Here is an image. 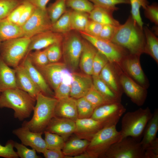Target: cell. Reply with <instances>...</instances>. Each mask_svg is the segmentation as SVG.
Here are the masks:
<instances>
[{
  "mask_svg": "<svg viewBox=\"0 0 158 158\" xmlns=\"http://www.w3.org/2000/svg\"><path fill=\"white\" fill-rule=\"evenodd\" d=\"M111 41L126 49L130 54L140 55L143 53L145 42L143 28L130 15L124 24L118 27Z\"/></svg>",
  "mask_w": 158,
  "mask_h": 158,
  "instance_id": "cell-1",
  "label": "cell"
},
{
  "mask_svg": "<svg viewBox=\"0 0 158 158\" xmlns=\"http://www.w3.org/2000/svg\"><path fill=\"white\" fill-rule=\"evenodd\" d=\"M35 103V99L17 87L5 90L0 94V108L13 109L14 117L20 121L30 117Z\"/></svg>",
  "mask_w": 158,
  "mask_h": 158,
  "instance_id": "cell-2",
  "label": "cell"
},
{
  "mask_svg": "<svg viewBox=\"0 0 158 158\" xmlns=\"http://www.w3.org/2000/svg\"><path fill=\"white\" fill-rule=\"evenodd\" d=\"M58 100L40 92L36 99L33 115L29 121H25L22 126L31 131L43 133L51 119L54 116L55 108Z\"/></svg>",
  "mask_w": 158,
  "mask_h": 158,
  "instance_id": "cell-3",
  "label": "cell"
},
{
  "mask_svg": "<svg viewBox=\"0 0 158 158\" xmlns=\"http://www.w3.org/2000/svg\"><path fill=\"white\" fill-rule=\"evenodd\" d=\"M152 115L148 107L144 109L140 108L125 114L122 119L120 131L121 140L128 137L138 138L142 134Z\"/></svg>",
  "mask_w": 158,
  "mask_h": 158,
  "instance_id": "cell-4",
  "label": "cell"
},
{
  "mask_svg": "<svg viewBox=\"0 0 158 158\" xmlns=\"http://www.w3.org/2000/svg\"><path fill=\"white\" fill-rule=\"evenodd\" d=\"M121 138L116 126H104L93 136L86 151L92 158H103L110 147Z\"/></svg>",
  "mask_w": 158,
  "mask_h": 158,
  "instance_id": "cell-5",
  "label": "cell"
},
{
  "mask_svg": "<svg viewBox=\"0 0 158 158\" xmlns=\"http://www.w3.org/2000/svg\"><path fill=\"white\" fill-rule=\"evenodd\" d=\"M30 42V38L23 37L1 42L0 56L6 64L14 68L26 55Z\"/></svg>",
  "mask_w": 158,
  "mask_h": 158,
  "instance_id": "cell-6",
  "label": "cell"
},
{
  "mask_svg": "<svg viewBox=\"0 0 158 158\" xmlns=\"http://www.w3.org/2000/svg\"><path fill=\"white\" fill-rule=\"evenodd\" d=\"M77 33L72 31L63 34L61 43L65 63L72 71L77 69L82 50L83 39Z\"/></svg>",
  "mask_w": 158,
  "mask_h": 158,
  "instance_id": "cell-7",
  "label": "cell"
},
{
  "mask_svg": "<svg viewBox=\"0 0 158 158\" xmlns=\"http://www.w3.org/2000/svg\"><path fill=\"white\" fill-rule=\"evenodd\" d=\"M144 153L140 142L128 137L113 144L103 158H144Z\"/></svg>",
  "mask_w": 158,
  "mask_h": 158,
  "instance_id": "cell-8",
  "label": "cell"
},
{
  "mask_svg": "<svg viewBox=\"0 0 158 158\" xmlns=\"http://www.w3.org/2000/svg\"><path fill=\"white\" fill-rule=\"evenodd\" d=\"M81 36L90 43L107 59L109 63L121 64L124 58L129 54L125 49L111 41L90 35L84 32H79Z\"/></svg>",
  "mask_w": 158,
  "mask_h": 158,
  "instance_id": "cell-9",
  "label": "cell"
},
{
  "mask_svg": "<svg viewBox=\"0 0 158 158\" xmlns=\"http://www.w3.org/2000/svg\"><path fill=\"white\" fill-rule=\"evenodd\" d=\"M52 25L47 9L36 8L31 17L21 27L24 37L30 38L39 33L51 30Z\"/></svg>",
  "mask_w": 158,
  "mask_h": 158,
  "instance_id": "cell-10",
  "label": "cell"
},
{
  "mask_svg": "<svg viewBox=\"0 0 158 158\" xmlns=\"http://www.w3.org/2000/svg\"><path fill=\"white\" fill-rule=\"evenodd\" d=\"M126 111L120 102H112L95 108L91 118L102 122L104 126H116Z\"/></svg>",
  "mask_w": 158,
  "mask_h": 158,
  "instance_id": "cell-11",
  "label": "cell"
},
{
  "mask_svg": "<svg viewBox=\"0 0 158 158\" xmlns=\"http://www.w3.org/2000/svg\"><path fill=\"white\" fill-rule=\"evenodd\" d=\"M13 133L21 140V143L30 146L38 152L43 153L47 149L45 140L42 137L43 133L33 132L22 126L13 130Z\"/></svg>",
  "mask_w": 158,
  "mask_h": 158,
  "instance_id": "cell-12",
  "label": "cell"
},
{
  "mask_svg": "<svg viewBox=\"0 0 158 158\" xmlns=\"http://www.w3.org/2000/svg\"><path fill=\"white\" fill-rule=\"evenodd\" d=\"M119 77V81L124 92L132 101L139 106L144 104L147 95V91L134 81L126 74L121 73Z\"/></svg>",
  "mask_w": 158,
  "mask_h": 158,
  "instance_id": "cell-13",
  "label": "cell"
},
{
  "mask_svg": "<svg viewBox=\"0 0 158 158\" xmlns=\"http://www.w3.org/2000/svg\"><path fill=\"white\" fill-rule=\"evenodd\" d=\"M63 36V34L51 30L37 34L30 38L27 54L33 50H42L54 44L61 43Z\"/></svg>",
  "mask_w": 158,
  "mask_h": 158,
  "instance_id": "cell-14",
  "label": "cell"
},
{
  "mask_svg": "<svg viewBox=\"0 0 158 158\" xmlns=\"http://www.w3.org/2000/svg\"><path fill=\"white\" fill-rule=\"evenodd\" d=\"M75 123L76 128L74 133L76 137L89 141L96 133L104 127L102 122L91 117L78 118Z\"/></svg>",
  "mask_w": 158,
  "mask_h": 158,
  "instance_id": "cell-15",
  "label": "cell"
},
{
  "mask_svg": "<svg viewBox=\"0 0 158 158\" xmlns=\"http://www.w3.org/2000/svg\"><path fill=\"white\" fill-rule=\"evenodd\" d=\"M75 128V121L67 118L54 116L44 130L58 134L65 141L74 133Z\"/></svg>",
  "mask_w": 158,
  "mask_h": 158,
  "instance_id": "cell-16",
  "label": "cell"
},
{
  "mask_svg": "<svg viewBox=\"0 0 158 158\" xmlns=\"http://www.w3.org/2000/svg\"><path fill=\"white\" fill-rule=\"evenodd\" d=\"M93 86L91 75L73 73L70 97L76 99L84 97Z\"/></svg>",
  "mask_w": 158,
  "mask_h": 158,
  "instance_id": "cell-17",
  "label": "cell"
},
{
  "mask_svg": "<svg viewBox=\"0 0 158 158\" xmlns=\"http://www.w3.org/2000/svg\"><path fill=\"white\" fill-rule=\"evenodd\" d=\"M14 69L17 88L26 92L36 100L38 94L41 92L39 88L21 64Z\"/></svg>",
  "mask_w": 158,
  "mask_h": 158,
  "instance_id": "cell-18",
  "label": "cell"
},
{
  "mask_svg": "<svg viewBox=\"0 0 158 158\" xmlns=\"http://www.w3.org/2000/svg\"><path fill=\"white\" fill-rule=\"evenodd\" d=\"M66 67L64 63L57 62L49 63L42 66L35 67L54 91L61 83V71Z\"/></svg>",
  "mask_w": 158,
  "mask_h": 158,
  "instance_id": "cell-19",
  "label": "cell"
},
{
  "mask_svg": "<svg viewBox=\"0 0 158 158\" xmlns=\"http://www.w3.org/2000/svg\"><path fill=\"white\" fill-rule=\"evenodd\" d=\"M21 62L20 63L27 71L41 92L47 96L54 97V92L52 91L41 73L31 63L28 54Z\"/></svg>",
  "mask_w": 158,
  "mask_h": 158,
  "instance_id": "cell-20",
  "label": "cell"
},
{
  "mask_svg": "<svg viewBox=\"0 0 158 158\" xmlns=\"http://www.w3.org/2000/svg\"><path fill=\"white\" fill-rule=\"evenodd\" d=\"M140 56L129 54L124 58L121 62L127 73L139 83L144 85L146 80L140 64Z\"/></svg>",
  "mask_w": 158,
  "mask_h": 158,
  "instance_id": "cell-21",
  "label": "cell"
},
{
  "mask_svg": "<svg viewBox=\"0 0 158 158\" xmlns=\"http://www.w3.org/2000/svg\"><path fill=\"white\" fill-rule=\"evenodd\" d=\"M54 116L75 121L78 118L76 99L69 97L58 100L55 108Z\"/></svg>",
  "mask_w": 158,
  "mask_h": 158,
  "instance_id": "cell-22",
  "label": "cell"
},
{
  "mask_svg": "<svg viewBox=\"0 0 158 158\" xmlns=\"http://www.w3.org/2000/svg\"><path fill=\"white\" fill-rule=\"evenodd\" d=\"M83 44L79 65L85 74L92 75L93 61L97 50L90 43L85 39H83Z\"/></svg>",
  "mask_w": 158,
  "mask_h": 158,
  "instance_id": "cell-23",
  "label": "cell"
},
{
  "mask_svg": "<svg viewBox=\"0 0 158 158\" xmlns=\"http://www.w3.org/2000/svg\"><path fill=\"white\" fill-rule=\"evenodd\" d=\"M116 74L113 63L109 62L102 69L99 76L117 95L121 98L123 91L119 87V79H118Z\"/></svg>",
  "mask_w": 158,
  "mask_h": 158,
  "instance_id": "cell-24",
  "label": "cell"
},
{
  "mask_svg": "<svg viewBox=\"0 0 158 158\" xmlns=\"http://www.w3.org/2000/svg\"><path fill=\"white\" fill-rule=\"evenodd\" d=\"M17 87L15 69L6 64L0 56V92Z\"/></svg>",
  "mask_w": 158,
  "mask_h": 158,
  "instance_id": "cell-25",
  "label": "cell"
},
{
  "mask_svg": "<svg viewBox=\"0 0 158 158\" xmlns=\"http://www.w3.org/2000/svg\"><path fill=\"white\" fill-rule=\"evenodd\" d=\"M24 37L21 27L6 18L0 19V42Z\"/></svg>",
  "mask_w": 158,
  "mask_h": 158,
  "instance_id": "cell-26",
  "label": "cell"
},
{
  "mask_svg": "<svg viewBox=\"0 0 158 158\" xmlns=\"http://www.w3.org/2000/svg\"><path fill=\"white\" fill-rule=\"evenodd\" d=\"M90 141L75 137L65 143L62 151L64 158H71L85 151Z\"/></svg>",
  "mask_w": 158,
  "mask_h": 158,
  "instance_id": "cell-27",
  "label": "cell"
},
{
  "mask_svg": "<svg viewBox=\"0 0 158 158\" xmlns=\"http://www.w3.org/2000/svg\"><path fill=\"white\" fill-rule=\"evenodd\" d=\"M158 130V110H155L144 130L142 140L140 142L143 150L145 149L157 138Z\"/></svg>",
  "mask_w": 158,
  "mask_h": 158,
  "instance_id": "cell-28",
  "label": "cell"
},
{
  "mask_svg": "<svg viewBox=\"0 0 158 158\" xmlns=\"http://www.w3.org/2000/svg\"><path fill=\"white\" fill-rule=\"evenodd\" d=\"M114 11L94 6V7L89 14L90 19L103 25H111L118 26L121 25L113 16Z\"/></svg>",
  "mask_w": 158,
  "mask_h": 158,
  "instance_id": "cell-29",
  "label": "cell"
},
{
  "mask_svg": "<svg viewBox=\"0 0 158 158\" xmlns=\"http://www.w3.org/2000/svg\"><path fill=\"white\" fill-rule=\"evenodd\" d=\"M145 42L143 53L149 54L158 63V39L147 26L143 27Z\"/></svg>",
  "mask_w": 158,
  "mask_h": 158,
  "instance_id": "cell-30",
  "label": "cell"
},
{
  "mask_svg": "<svg viewBox=\"0 0 158 158\" xmlns=\"http://www.w3.org/2000/svg\"><path fill=\"white\" fill-rule=\"evenodd\" d=\"M93 85L95 88L108 102H120L121 98L117 95L99 77L92 75Z\"/></svg>",
  "mask_w": 158,
  "mask_h": 158,
  "instance_id": "cell-31",
  "label": "cell"
},
{
  "mask_svg": "<svg viewBox=\"0 0 158 158\" xmlns=\"http://www.w3.org/2000/svg\"><path fill=\"white\" fill-rule=\"evenodd\" d=\"M72 10L66 12L52 25L51 30L63 34L72 30L71 19Z\"/></svg>",
  "mask_w": 158,
  "mask_h": 158,
  "instance_id": "cell-32",
  "label": "cell"
},
{
  "mask_svg": "<svg viewBox=\"0 0 158 158\" xmlns=\"http://www.w3.org/2000/svg\"><path fill=\"white\" fill-rule=\"evenodd\" d=\"M71 19L72 30L84 32L89 21V13L72 10Z\"/></svg>",
  "mask_w": 158,
  "mask_h": 158,
  "instance_id": "cell-33",
  "label": "cell"
},
{
  "mask_svg": "<svg viewBox=\"0 0 158 158\" xmlns=\"http://www.w3.org/2000/svg\"><path fill=\"white\" fill-rule=\"evenodd\" d=\"M66 0H56L47 8V11L52 24L66 11Z\"/></svg>",
  "mask_w": 158,
  "mask_h": 158,
  "instance_id": "cell-34",
  "label": "cell"
},
{
  "mask_svg": "<svg viewBox=\"0 0 158 158\" xmlns=\"http://www.w3.org/2000/svg\"><path fill=\"white\" fill-rule=\"evenodd\" d=\"M76 103L78 118L91 117L95 109L85 97L76 99Z\"/></svg>",
  "mask_w": 158,
  "mask_h": 158,
  "instance_id": "cell-35",
  "label": "cell"
},
{
  "mask_svg": "<svg viewBox=\"0 0 158 158\" xmlns=\"http://www.w3.org/2000/svg\"><path fill=\"white\" fill-rule=\"evenodd\" d=\"M66 5L73 10L89 14L94 7V5L89 0H66Z\"/></svg>",
  "mask_w": 158,
  "mask_h": 158,
  "instance_id": "cell-36",
  "label": "cell"
},
{
  "mask_svg": "<svg viewBox=\"0 0 158 158\" xmlns=\"http://www.w3.org/2000/svg\"><path fill=\"white\" fill-rule=\"evenodd\" d=\"M43 132L47 149H62L65 141L62 137L58 134L46 130H44Z\"/></svg>",
  "mask_w": 158,
  "mask_h": 158,
  "instance_id": "cell-37",
  "label": "cell"
},
{
  "mask_svg": "<svg viewBox=\"0 0 158 158\" xmlns=\"http://www.w3.org/2000/svg\"><path fill=\"white\" fill-rule=\"evenodd\" d=\"M131 5V16L138 24L143 28V23L142 20L140 8L142 7L144 9L148 5V2L147 0H129Z\"/></svg>",
  "mask_w": 158,
  "mask_h": 158,
  "instance_id": "cell-38",
  "label": "cell"
},
{
  "mask_svg": "<svg viewBox=\"0 0 158 158\" xmlns=\"http://www.w3.org/2000/svg\"><path fill=\"white\" fill-rule=\"evenodd\" d=\"M84 97L94 109L101 105L111 103L107 101L93 85Z\"/></svg>",
  "mask_w": 158,
  "mask_h": 158,
  "instance_id": "cell-39",
  "label": "cell"
},
{
  "mask_svg": "<svg viewBox=\"0 0 158 158\" xmlns=\"http://www.w3.org/2000/svg\"><path fill=\"white\" fill-rule=\"evenodd\" d=\"M28 54L31 63L35 67L43 66L49 63L45 49L35 50Z\"/></svg>",
  "mask_w": 158,
  "mask_h": 158,
  "instance_id": "cell-40",
  "label": "cell"
},
{
  "mask_svg": "<svg viewBox=\"0 0 158 158\" xmlns=\"http://www.w3.org/2000/svg\"><path fill=\"white\" fill-rule=\"evenodd\" d=\"M24 0H0V19L6 18Z\"/></svg>",
  "mask_w": 158,
  "mask_h": 158,
  "instance_id": "cell-41",
  "label": "cell"
},
{
  "mask_svg": "<svg viewBox=\"0 0 158 158\" xmlns=\"http://www.w3.org/2000/svg\"><path fill=\"white\" fill-rule=\"evenodd\" d=\"M94 6L114 11L118 9L116 6L121 4H130L129 0H89Z\"/></svg>",
  "mask_w": 158,
  "mask_h": 158,
  "instance_id": "cell-42",
  "label": "cell"
},
{
  "mask_svg": "<svg viewBox=\"0 0 158 158\" xmlns=\"http://www.w3.org/2000/svg\"><path fill=\"white\" fill-rule=\"evenodd\" d=\"M61 43H56L45 49L49 63L58 62L62 56Z\"/></svg>",
  "mask_w": 158,
  "mask_h": 158,
  "instance_id": "cell-43",
  "label": "cell"
},
{
  "mask_svg": "<svg viewBox=\"0 0 158 158\" xmlns=\"http://www.w3.org/2000/svg\"><path fill=\"white\" fill-rule=\"evenodd\" d=\"M109 62L107 58L97 51L93 61L92 75H99L102 69Z\"/></svg>",
  "mask_w": 158,
  "mask_h": 158,
  "instance_id": "cell-44",
  "label": "cell"
},
{
  "mask_svg": "<svg viewBox=\"0 0 158 158\" xmlns=\"http://www.w3.org/2000/svg\"><path fill=\"white\" fill-rule=\"evenodd\" d=\"M14 147L16 150V152L18 157L21 158H40L41 157L38 155L36 151L32 149H29L26 146L16 142H14Z\"/></svg>",
  "mask_w": 158,
  "mask_h": 158,
  "instance_id": "cell-45",
  "label": "cell"
},
{
  "mask_svg": "<svg viewBox=\"0 0 158 158\" xmlns=\"http://www.w3.org/2000/svg\"><path fill=\"white\" fill-rule=\"evenodd\" d=\"M13 140H8L4 146L0 144V157L5 158H18V157L14 150Z\"/></svg>",
  "mask_w": 158,
  "mask_h": 158,
  "instance_id": "cell-46",
  "label": "cell"
},
{
  "mask_svg": "<svg viewBox=\"0 0 158 158\" xmlns=\"http://www.w3.org/2000/svg\"><path fill=\"white\" fill-rule=\"evenodd\" d=\"M145 17L157 26L158 25V6L157 4L148 5L144 9Z\"/></svg>",
  "mask_w": 158,
  "mask_h": 158,
  "instance_id": "cell-47",
  "label": "cell"
},
{
  "mask_svg": "<svg viewBox=\"0 0 158 158\" xmlns=\"http://www.w3.org/2000/svg\"><path fill=\"white\" fill-rule=\"evenodd\" d=\"M118 26L111 25H104L98 37H97L103 40L111 41L114 37Z\"/></svg>",
  "mask_w": 158,
  "mask_h": 158,
  "instance_id": "cell-48",
  "label": "cell"
},
{
  "mask_svg": "<svg viewBox=\"0 0 158 158\" xmlns=\"http://www.w3.org/2000/svg\"><path fill=\"white\" fill-rule=\"evenodd\" d=\"M104 25L90 19L84 32L92 36L98 37Z\"/></svg>",
  "mask_w": 158,
  "mask_h": 158,
  "instance_id": "cell-49",
  "label": "cell"
},
{
  "mask_svg": "<svg viewBox=\"0 0 158 158\" xmlns=\"http://www.w3.org/2000/svg\"><path fill=\"white\" fill-rule=\"evenodd\" d=\"M25 5L18 24L22 26L31 17L36 7L26 1L24 0Z\"/></svg>",
  "mask_w": 158,
  "mask_h": 158,
  "instance_id": "cell-50",
  "label": "cell"
},
{
  "mask_svg": "<svg viewBox=\"0 0 158 158\" xmlns=\"http://www.w3.org/2000/svg\"><path fill=\"white\" fill-rule=\"evenodd\" d=\"M71 86L61 83L54 91V97L57 100L68 98L70 97Z\"/></svg>",
  "mask_w": 158,
  "mask_h": 158,
  "instance_id": "cell-51",
  "label": "cell"
},
{
  "mask_svg": "<svg viewBox=\"0 0 158 158\" xmlns=\"http://www.w3.org/2000/svg\"><path fill=\"white\" fill-rule=\"evenodd\" d=\"M25 5V0L14 9L6 18L10 21L18 24Z\"/></svg>",
  "mask_w": 158,
  "mask_h": 158,
  "instance_id": "cell-52",
  "label": "cell"
},
{
  "mask_svg": "<svg viewBox=\"0 0 158 158\" xmlns=\"http://www.w3.org/2000/svg\"><path fill=\"white\" fill-rule=\"evenodd\" d=\"M158 158V138H157L145 150L144 158Z\"/></svg>",
  "mask_w": 158,
  "mask_h": 158,
  "instance_id": "cell-53",
  "label": "cell"
},
{
  "mask_svg": "<svg viewBox=\"0 0 158 158\" xmlns=\"http://www.w3.org/2000/svg\"><path fill=\"white\" fill-rule=\"evenodd\" d=\"M73 80V73L66 67L63 68L61 71V83L71 86Z\"/></svg>",
  "mask_w": 158,
  "mask_h": 158,
  "instance_id": "cell-54",
  "label": "cell"
},
{
  "mask_svg": "<svg viewBox=\"0 0 158 158\" xmlns=\"http://www.w3.org/2000/svg\"><path fill=\"white\" fill-rule=\"evenodd\" d=\"M42 154L46 158H63L65 157L61 150L60 149H47Z\"/></svg>",
  "mask_w": 158,
  "mask_h": 158,
  "instance_id": "cell-55",
  "label": "cell"
},
{
  "mask_svg": "<svg viewBox=\"0 0 158 158\" xmlns=\"http://www.w3.org/2000/svg\"><path fill=\"white\" fill-rule=\"evenodd\" d=\"M36 8L43 10L47 9L46 6L50 0H25Z\"/></svg>",
  "mask_w": 158,
  "mask_h": 158,
  "instance_id": "cell-56",
  "label": "cell"
},
{
  "mask_svg": "<svg viewBox=\"0 0 158 158\" xmlns=\"http://www.w3.org/2000/svg\"><path fill=\"white\" fill-rule=\"evenodd\" d=\"M71 158H92V157L85 151L78 155L72 157Z\"/></svg>",
  "mask_w": 158,
  "mask_h": 158,
  "instance_id": "cell-57",
  "label": "cell"
},
{
  "mask_svg": "<svg viewBox=\"0 0 158 158\" xmlns=\"http://www.w3.org/2000/svg\"><path fill=\"white\" fill-rule=\"evenodd\" d=\"M1 42H0V43H1Z\"/></svg>",
  "mask_w": 158,
  "mask_h": 158,
  "instance_id": "cell-58",
  "label": "cell"
},
{
  "mask_svg": "<svg viewBox=\"0 0 158 158\" xmlns=\"http://www.w3.org/2000/svg\"></svg>",
  "mask_w": 158,
  "mask_h": 158,
  "instance_id": "cell-59",
  "label": "cell"
}]
</instances>
